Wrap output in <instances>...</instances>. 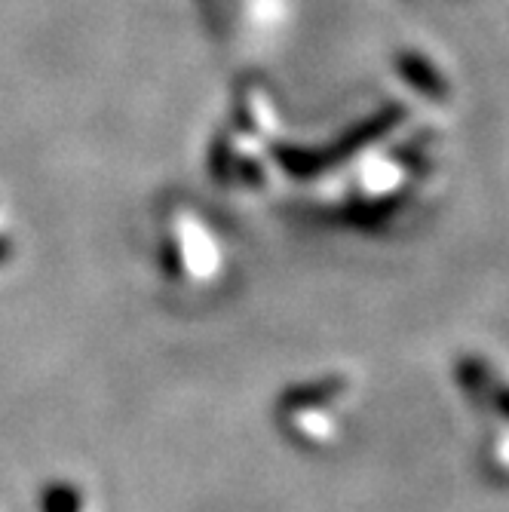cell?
Returning a JSON list of instances; mask_svg holds the SVG:
<instances>
[{"label":"cell","instance_id":"2","mask_svg":"<svg viewBox=\"0 0 509 512\" xmlns=\"http://www.w3.org/2000/svg\"><path fill=\"white\" fill-rule=\"evenodd\" d=\"M344 390V381L341 378H326V381H316V384H307V387H298V390H292L289 393V399H286V405H322V402H329V399H335L338 393Z\"/></svg>","mask_w":509,"mask_h":512},{"label":"cell","instance_id":"1","mask_svg":"<svg viewBox=\"0 0 509 512\" xmlns=\"http://www.w3.org/2000/svg\"><path fill=\"white\" fill-rule=\"evenodd\" d=\"M457 381L464 384V390H467L473 399H482V396L491 390V384H494L488 365H485L482 359H476V356L460 359V365H457Z\"/></svg>","mask_w":509,"mask_h":512},{"label":"cell","instance_id":"3","mask_svg":"<svg viewBox=\"0 0 509 512\" xmlns=\"http://www.w3.org/2000/svg\"><path fill=\"white\" fill-rule=\"evenodd\" d=\"M488 396H491V402H494V405L509 417V387H503V384H491Z\"/></svg>","mask_w":509,"mask_h":512}]
</instances>
